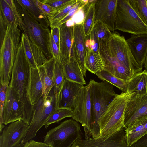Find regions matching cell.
<instances>
[{"label":"cell","mask_w":147,"mask_h":147,"mask_svg":"<svg viewBox=\"0 0 147 147\" xmlns=\"http://www.w3.org/2000/svg\"><path fill=\"white\" fill-rule=\"evenodd\" d=\"M134 92L117 94L98 119V137L105 139L125 128V115L128 102Z\"/></svg>","instance_id":"6da1fadb"},{"label":"cell","mask_w":147,"mask_h":147,"mask_svg":"<svg viewBox=\"0 0 147 147\" xmlns=\"http://www.w3.org/2000/svg\"><path fill=\"white\" fill-rule=\"evenodd\" d=\"M20 36L18 25L9 24L0 49V83L3 86H9Z\"/></svg>","instance_id":"7a4b0ae2"},{"label":"cell","mask_w":147,"mask_h":147,"mask_svg":"<svg viewBox=\"0 0 147 147\" xmlns=\"http://www.w3.org/2000/svg\"><path fill=\"white\" fill-rule=\"evenodd\" d=\"M30 68L22 43L20 40L8 87L18 94L27 114L31 113L33 109V106L30 104L27 95Z\"/></svg>","instance_id":"3957f363"},{"label":"cell","mask_w":147,"mask_h":147,"mask_svg":"<svg viewBox=\"0 0 147 147\" xmlns=\"http://www.w3.org/2000/svg\"><path fill=\"white\" fill-rule=\"evenodd\" d=\"M88 84L93 125L92 136L97 138L100 135L97 121L117 94L115 92L113 85L108 82H98L90 79Z\"/></svg>","instance_id":"277c9868"},{"label":"cell","mask_w":147,"mask_h":147,"mask_svg":"<svg viewBox=\"0 0 147 147\" xmlns=\"http://www.w3.org/2000/svg\"><path fill=\"white\" fill-rule=\"evenodd\" d=\"M114 30L132 35L147 34V25L138 16L128 0H117Z\"/></svg>","instance_id":"5b68a950"},{"label":"cell","mask_w":147,"mask_h":147,"mask_svg":"<svg viewBox=\"0 0 147 147\" xmlns=\"http://www.w3.org/2000/svg\"><path fill=\"white\" fill-rule=\"evenodd\" d=\"M80 124L73 119L66 120L49 130L43 142L51 147H71L81 138Z\"/></svg>","instance_id":"8992f818"},{"label":"cell","mask_w":147,"mask_h":147,"mask_svg":"<svg viewBox=\"0 0 147 147\" xmlns=\"http://www.w3.org/2000/svg\"><path fill=\"white\" fill-rule=\"evenodd\" d=\"M90 86H81L75 97L72 108L73 119L80 123L84 131L85 138L92 136L93 125Z\"/></svg>","instance_id":"52a82bcc"},{"label":"cell","mask_w":147,"mask_h":147,"mask_svg":"<svg viewBox=\"0 0 147 147\" xmlns=\"http://www.w3.org/2000/svg\"><path fill=\"white\" fill-rule=\"evenodd\" d=\"M106 47L109 54L116 58L133 76L142 71L143 67L136 61L123 36L117 32H112Z\"/></svg>","instance_id":"ba28073f"},{"label":"cell","mask_w":147,"mask_h":147,"mask_svg":"<svg viewBox=\"0 0 147 147\" xmlns=\"http://www.w3.org/2000/svg\"><path fill=\"white\" fill-rule=\"evenodd\" d=\"M19 5L29 38L33 40L48 60L51 59L53 56L50 44L51 32L49 28L44 27L19 3Z\"/></svg>","instance_id":"9c48e42d"},{"label":"cell","mask_w":147,"mask_h":147,"mask_svg":"<svg viewBox=\"0 0 147 147\" xmlns=\"http://www.w3.org/2000/svg\"><path fill=\"white\" fill-rule=\"evenodd\" d=\"M45 101L42 97L33 106V114L26 136L21 142L25 143L35 137L50 115L56 109L55 100L53 88Z\"/></svg>","instance_id":"30bf717a"},{"label":"cell","mask_w":147,"mask_h":147,"mask_svg":"<svg viewBox=\"0 0 147 147\" xmlns=\"http://www.w3.org/2000/svg\"><path fill=\"white\" fill-rule=\"evenodd\" d=\"M25 111L23 103L16 92L8 87L3 113V124L6 125L19 120L25 121Z\"/></svg>","instance_id":"8fae6325"},{"label":"cell","mask_w":147,"mask_h":147,"mask_svg":"<svg viewBox=\"0 0 147 147\" xmlns=\"http://www.w3.org/2000/svg\"><path fill=\"white\" fill-rule=\"evenodd\" d=\"M29 125L23 120L10 123L3 129L0 136V147H13L20 143L27 133Z\"/></svg>","instance_id":"7c38bea8"},{"label":"cell","mask_w":147,"mask_h":147,"mask_svg":"<svg viewBox=\"0 0 147 147\" xmlns=\"http://www.w3.org/2000/svg\"><path fill=\"white\" fill-rule=\"evenodd\" d=\"M71 147H129L126 138L125 131L122 129L105 139L100 137L88 139L81 138Z\"/></svg>","instance_id":"4fadbf2b"},{"label":"cell","mask_w":147,"mask_h":147,"mask_svg":"<svg viewBox=\"0 0 147 147\" xmlns=\"http://www.w3.org/2000/svg\"><path fill=\"white\" fill-rule=\"evenodd\" d=\"M86 40L83 23L75 24L74 26V42L71 55L74 57L84 76H86V70L84 63L87 51Z\"/></svg>","instance_id":"5bb4252c"},{"label":"cell","mask_w":147,"mask_h":147,"mask_svg":"<svg viewBox=\"0 0 147 147\" xmlns=\"http://www.w3.org/2000/svg\"><path fill=\"white\" fill-rule=\"evenodd\" d=\"M44 71L43 66L30 68L27 89L29 101L32 106L36 104L43 96Z\"/></svg>","instance_id":"9a60e30c"},{"label":"cell","mask_w":147,"mask_h":147,"mask_svg":"<svg viewBox=\"0 0 147 147\" xmlns=\"http://www.w3.org/2000/svg\"><path fill=\"white\" fill-rule=\"evenodd\" d=\"M117 0H99L95 2V22L99 21L111 31L114 27Z\"/></svg>","instance_id":"2e32d148"},{"label":"cell","mask_w":147,"mask_h":147,"mask_svg":"<svg viewBox=\"0 0 147 147\" xmlns=\"http://www.w3.org/2000/svg\"><path fill=\"white\" fill-rule=\"evenodd\" d=\"M99 51L104 61V70L114 76L124 80H129L133 76L131 72L115 57L109 53L106 46H99Z\"/></svg>","instance_id":"e0dca14e"},{"label":"cell","mask_w":147,"mask_h":147,"mask_svg":"<svg viewBox=\"0 0 147 147\" xmlns=\"http://www.w3.org/2000/svg\"><path fill=\"white\" fill-rule=\"evenodd\" d=\"M73 42L74 26H67L66 23L63 24L60 28L59 52L61 64L69 61Z\"/></svg>","instance_id":"ac0fdd59"},{"label":"cell","mask_w":147,"mask_h":147,"mask_svg":"<svg viewBox=\"0 0 147 147\" xmlns=\"http://www.w3.org/2000/svg\"><path fill=\"white\" fill-rule=\"evenodd\" d=\"M126 41L136 61L143 67L147 54V34H132Z\"/></svg>","instance_id":"d6986e66"},{"label":"cell","mask_w":147,"mask_h":147,"mask_svg":"<svg viewBox=\"0 0 147 147\" xmlns=\"http://www.w3.org/2000/svg\"><path fill=\"white\" fill-rule=\"evenodd\" d=\"M147 111V95L136 100H129L125 113V128L143 116Z\"/></svg>","instance_id":"ffe728a7"},{"label":"cell","mask_w":147,"mask_h":147,"mask_svg":"<svg viewBox=\"0 0 147 147\" xmlns=\"http://www.w3.org/2000/svg\"><path fill=\"white\" fill-rule=\"evenodd\" d=\"M82 86L78 83L65 79L56 109L64 108L72 111L75 97Z\"/></svg>","instance_id":"44dd1931"},{"label":"cell","mask_w":147,"mask_h":147,"mask_svg":"<svg viewBox=\"0 0 147 147\" xmlns=\"http://www.w3.org/2000/svg\"><path fill=\"white\" fill-rule=\"evenodd\" d=\"M127 91L134 92L130 100H136L147 95V71L144 70L129 80Z\"/></svg>","instance_id":"7402d4cb"},{"label":"cell","mask_w":147,"mask_h":147,"mask_svg":"<svg viewBox=\"0 0 147 147\" xmlns=\"http://www.w3.org/2000/svg\"><path fill=\"white\" fill-rule=\"evenodd\" d=\"M125 130L127 143L130 147L147 134V116L138 118Z\"/></svg>","instance_id":"603a6c76"},{"label":"cell","mask_w":147,"mask_h":147,"mask_svg":"<svg viewBox=\"0 0 147 147\" xmlns=\"http://www.w3.org/2000/svg\"><path fill=\"white\" fill-rule=\"evenodd\" d=\"M65 79L82 86L86 84L79 66L74 57L71 55L69 61L62 64Z\"/></svg>","instance_id":"cb8c5ba5"},{"label":"cell","mask_w":147,"mask_h":147,"mask_svg":"<svg viewBox=\"0 0 147 147\" xmlns=\"http://www.w3.org/2000/svg\"><path fill=\"white\" fill-rule=\"evenodd\" d=\"M84 63L86 70L92 74H95L104 70V63L100 52L96 53L88 47Z\"/></svg>","instance_id":"d4e9b609"},{"label":"cell","mask_w":147,"mask_h":147,"mask_svg":"<svg viewBox=\"0 0 147 147\" xmlns=\"http://www.w3.org/2000/svg\"><path fill=\"white\" fill-rule=\"evenodd\" d=\"M17 0L39 23L45 27L48 28L50 23L47 17L40 11L34 0Z\"/></svg>","instance_id":"484cf974"},{"label":"cell","mask_w":147,"mask_h":147,"mask_svg":"<svg viewBox=\"0 0 147 147\" xmlns=\"http://www.w3.org/2000/svg\"><path fill=\"white\" fill-rule=\"evenodd\" d=\"M56 60L55 58L53 57L42 65L44 71V91L43 97L45 101L53 87V71Z\"/></svg>","instance_id":"4316f807"},{"label":"cell","mask_w":147,"mask_h":147,"mask_svg":"<svg viewBox=\"0 0 147 147\" xmlns=\"http://www.w3.org/2000/svg\"><path fill=\"white\" fill-rule=\"evenodd\" d=\"M65 79L62 65L60 61L56 60L54 68L53 78V93L55 100L56 109L57 106L60 94Z\"/></svg>","instance_id":"83f0119b"},{"label":"cell","mask_w":147,"mask_h":147,"mask_svg":"<svg viewBox=\"0 0 147 147\" xmlns=\"http://www.w3.org/2000/svg\"><path fill=\"white\" fill-rule=\"evenodd\" d=\"M95 75L102 80L111 83L122 91V92H127V86L129 80L117 78L105 70L97 73Z\"/></svg>","instance_id":"f1b7e54d"},{"label":"cell","mask_w":147,"mask_h":147,"mask_svg":"<svg viewBox=\"0 0 147 147\" xmlns=\"http://www.w3.org/2000/svg\"><path fill=\"white\" fill-rule=\"evenodd\" d=\"M90 3L86 11L83 22L84 30L86 38L90 35L95 23V2Z\"/></svg>","instance_id":"f546056e"},{"label":"cell","mask_w":147,"mask_h":147,"mask_svg":"<svg viewBox=\"0 0 147 147\" xmlns=\"http://www.w3.org/2000/svg\"><path fill=\"white\" fill-rule=\"evenodd\" d=\"M99 46H106L112 35V32L101 22H95L93 27Z\"/></svg>","instance_id":"4dcf8cb0"},{"label":"cell","mask_w":147,"mask_h":147,"mask_svg":"<svg viewBox=\"0 0 147 147\" xmlns=\"http://www.w3.org/2000/svg\"><path fill=\"white\" fill-rule=\"evenodd\" d=\"M73 116V112L70 110L64 108L55 109L45 122L43 125L45 129H47L50 125L57 123L66 117L72 118Z\"/></svg>","instance_id":"1f68e13d"},{"label":"cell","mask_w":147,"mask_h":147,"mask_svg":"<svg viewBox=\"0 0 147 147\" xmlns=\"http://www.w3.org/2000/svg\"><path fill=\"white\" fill-rule=\"evenodd\" d=\"M78 0H73L67 6L56 11L54 15L47 18L50 23L51 28L55 26L68 14L69 11L78 3Z\"/></svg>","instance_id":"d6a6232c"},{"label":"cell","mask_w":147,"mask_h":147,"mask_svg":"<svg viewBox=\"0 0 147 147\" xmlns=\"http://www.w3.org/2000/svg\"><path fill=\"white\" fill-rule=\"evenodd\" d=\"M138 16L147 25V2L146 0H128Z\"/></svg>","instance_id":"836d02e7"},{"label":"cell","mask_w":147,"mask_h":147,"mask_svg":"<svg viewBox=\"0 0 147 147\" xmlns=\"http://www.w3.org/2000/svg\"><path fill=\"white\" fill-rule=\"evenodd\" d=\"M5 0L10 7L13 11L18 26L22 32V33L28 35L26 26L21 14L19 4L17 0Z\"/></svg>","instance_id":"e575fe53"},{"label":"cell","mask_w":147,"mask_h":147,"mask_svg":"<svg viewBox=\"0 0 147 147\" xmlns=\"http://www.w3.org/2000/svg\"><path fill=\"white\" fill-rule=\"evenodd\" d=\"M29 39L33 56L37 67L41 66L49 60L33 40L30 38Z\"/></svg>","instance_id":"d590c367"},{"label":"cell","mask_w":147,"mask_h":147,"mask_svg":"<svg viewBox=\"0 0 147 147\" xmlns=\"http://www.w3.org/2000/svg\"><path fill=\"white\" fill-rule=\"evenodd\" d=\"M21 40L22 43L25 53L30 67L32 68L37 67L33 56L29 36L22 33Z\"/></svg>","instance_id":"8d00e7d4"},{"label":"cell","mask_w":147,"mask_h":147,"mask_svg":"<svg viewBox=\"0 0 147 147\" xmlns=\"http://www.w3.org/2000/svg\"><path fill=\"white\" fill-rule=\"evenodd\" d=\"M0 10L9 24L18 25L13 11L5 0L0 1Z\"/></svg>","instance_id":"74e56055"},{"label":"cell","mask_w":147,"mask_h":147,"mask_svg":"<svg viewBox=\"0 0 147 147\" xmlns=\"http://www.w3.org/2000/svg\"><path fill=\"white\" fill-rule=\"evenodd\" d=\"M89 1V0H78L77 4L69 11L66 16L60 21L55 26L60 27L62 25L66 22L71 19L79 10L88 3Z\"/></svg>","instance_id":"f35d334b"},{"label":"cell","mask_w":147,"mask_h":147,"mask_svg":"<svg viewBox=\"0 0 147 147\" xmlns=\"http://www.w3.org/2000/svg\"><path fill=\"white\" fill-rule=\"evenodd\" d=\"M73 0H43L41 2L55 9L56 11L68 5ZM55 11V12H56Z\"/></svg>","instance_id":"ab89813d"},{"label":"cell","mask_w":147,"mask_h":147,"mask_svg":"<svg viewBox=\"0 0 147 147\" xmlns=\"http://www.w3.org/2000/svg\"><path fill=\"white\" fill-rule=\"evenodd\" d=\"M8 87L0 85V132H1L5 127L3 123L2 116Z\"/></svg>","instance_id":"60d3db41"},{"label":"cell","mask_w":147,"mask_h":147,"mask_svg":"<svg viewBox=\"0 0 147 147\" xmlns=\"http://www.w3.org/2000/svg\"><path fill=\"white\" fill-rule=\"evenodd\" d=\"M34 1L40 11L47 18L53 16L55 10L49 5L44 3L39 0H34Z\"/></svg>","instance_id":"b9f144b4"},{"label":"cell","mask_w":147,"mask_h":147,"mask_svg":"<svg viewBox=\"0 0 147 147\" xmlns=\"http://www.w3.org/2000/svg\"><path fill=\"white\" fill-rule=\"evenodd\" d=\"M9 24L0 10V47L2 45Z\"/></svg>","instance_id":"7bdbcfd3"},{"label":"cell","mask_w":147,"mask_h":147,"mask_svg":"<svg viewBox=\"0 0 147 147\" xmlns=\"http://www.w3.org/2000/svg\"><path fill=\"white\" fill-rule=\"evenodd\" d=\"M60 28L58 26H55L51 28V34L54 41L57 45L59 49L60 42Z\"/></svg>","instance_id":"ee69618b"},{"label":"cell","mask_w":147,"mask_h":147,"mask_svg":"<svg viewBox=\"0 0 147 147\" xmlns=\"http://www.w3.org/2000/svg\"><path fill=\"white\" fill-rule=\"evenodd\" d=\"M51 47L53 57L56 60L60 61V55L59 49L51 36H50Z\"/></svg>","instance_id":"f6af8a7d"},{"label":"cell","mask_w":147,"mask_h":147,"mask_svg":"<svg viewBox=\"0 0 147 147\" xmlns=\"http://www.w3.org/2000/svg\"><path fill=\"white\" fill-rule=\"evenodd\" d=\"M50 146L44 142L31 140L25 143L22 147H50Z\"/></svg>","instance_id":"bcb514c9"},{"label":"cell","mask_w":147,"mask_h":147,"mask_svg":"<svg viewBox=\"0 0 147 147\" xmlns=\"http://www.w3.org/2000/svg\"><path fill=\"white\" fill-rule=\"evenodd\" d=\"M130 147H147V134L139 139Z\"/></svg>","instance_id":"7dc6e473"},{"label":"cell","mask_w":147,"mask_h":147,"mask_svg":"<svg viewBox=\"0 0 147 147\" xmlns=\"http://www.w3.org/2000/svg\"><path fill=\"white\" fill-rule=\"evenodd\" d=\"M144 64V67L145 69V70L147 71V54L146 56Z\"/></svg>","instance_id":"c3c4849f"},{"label":"cell","mask_w":147,"mask_h":147,"mask_svg":"<svg viewBox=\"0 0 147 147\" xmlns=\"http://www.w3.org/2000/svg\"><path fill=\"white\" fill-rule=\"evenodd\" d=\"M147 116V111L144 114V115H143V116ZM142 116V117H143Z\"/></svg>","instance_id":"681fc988"},{"label":"cell","mask_w":147,"mask_h":147,"mask_svg":"<svg viewBox=\"0 0 147 147\" xmlns=\"http://www.w3.org/2000/svg\"><path fill=\"white\" fill-rule=\"evenodd\" d=\"M146 0V1H147V0Z\"/></svg>","instance_id":"f907efd6"},{"label":"cell","mask_w":147,"mask_h":147,"mask_svg":"<svg viewBox=\"0 0 147 147\" xmlns=\"http://www.w3.org/2000/svg\"><path fill=\"white\" fill-rule=\"evenodd\" d=\"M50 147H51V146H50Z\"/></svg>","instance_id":"816d5d0a"}]
</instances>
